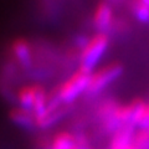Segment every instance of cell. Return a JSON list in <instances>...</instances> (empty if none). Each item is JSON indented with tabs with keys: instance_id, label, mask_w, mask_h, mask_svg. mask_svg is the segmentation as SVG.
I'll return each instance as SVG.
<instances>
[{
	"instance_id": "6",
	"label": "cell",
	"mask_w": 149,
	"mask_h": 149,
	"mask_svg": "<svg viewBox=\"0 0 149 149\" xmlns=\"http://www.w3.org/2000/svg\"><path fill=\"white\" fill-rule=\"evenodd\" d=\"M9 119L17 127L24 129H34L36 128V117L34 112L30 109H25L21 107H13L9 111Z\"/></svg>"
},
{
	"instance_id": "12",
	"label": "cell",
	"mask_w": 149,
	"mask_h": 149,
	"mask_svg": "<svg viewBox=\"0 0 149 149\" xmlns=\"http://www.w3.org/2000/svg\"><path fill=\"white\" fill-rule=\"evenodd\" d=\"M148 128H149V127H148Z\"/></svg>"
},
{
	"instance_id": "11",
	"label": "cell",
	"mask_w": 149,
	"mask_h": 149,
	"mask_svg": "<svg viewBox=\"0 0 149 149\" xmlns=\"http://www.w3.org/2000/svg\"><path fill=\"white\" fill-rule=\"evenodd\" d=\"M142 1H143L144 4H146V5H148V6H149V0H142Z\"/></svg>"
},
{
	"instance_id": "8",
	"label": "cell",
	"mask_w": 149,
	"mask_h": 149,
	"mask_svg": "<svg viewBox=\"0 0 149 149\" xmlns=\"http://www.w3.org/2000/svg\"><path fill=\"white\" fill-rule=\"evenodd\" d=\"M76 134L70 130H58L50 138V149H76Z\"/></svg>"
},
{
	"instance_id": "5",
	"label": "cell",
	"mask_w": 149,
	"mask_h": 149,
	"mask_svg": "<svg viewBox=\"0 0 149 149\" xmlns=\"http://www.w3.org/2000/svg\"><path fill=\"white\" fill-rule=\"evenodd\" d=\"M11 54L22 67H30L32 63V46L24 37H17L11 42Z\"/></svg>"
},
{
	"instance_id": "1",
	"label": "cell",
	"mask_w": 149,
	"mask_h": 149,
	"mask_svg": "<svg viewBox=\"0 0 149 149\" xmlns=\"http://www.w3.org/2000/svg\"><path fill=\"white\" fill-rule=\"evenodd\" d=\"M92 72V70L80 66L63 83L57 86L60 101L65 104H70L80 95L86 92Z\"/></svg>"
},
{
	"instance_id": "2",
	"label": "cell",
	"mask_w": 149,
	"mask_h": 149,
	"mask_svg": "<svg viewBox=\"0 0 149 149\" xmlns=\"http://www.w3.org/2000/svg\"><path fill=\"white\" fill-rule=\"evenodd\" d=\"M109 46V36L104 32H96L87 40L80 52V66L92 70L104 55Z\"/></svg>"
},
{
	"instance_id": "4",
	"label": "cell",
	"mask_w": 149,
	"mask_h": 149,
	"mask_svg": "<svg viewBox=\"0 0 149 149\" xmlns=\"http://www.w3.org/2000/svg\"><path fill=\"white\" fill-rule=\"evenodd\" d=\"M92 24L97 32H104L112 29L114 24V13L111 4L107 1H100L95 8L92 16Z\"/></svg>"
},
{
	"instance_id": "7",
	"label": "cell",
	"mask_w": 149,
	"mask_h": 149,
	"mask_svg": "<svg viewBox=\"0 0 149 149\" xmlns=\"http://www.w3.org/2000/svg\"><path fill=\"white\" fill-rule=\"evenodd\" d=\"M40 87V85H26L19 88L16 92V101L19 107L32 111Z\"/></svg>"
},
{
	"instance_id": "3",
	"label": "cell",
	"mask_w": 149,
	"mask_h": 149,
	"mask_svg": "<svg viewBox=\"0 0 149 149\" xmlns=\"http://www.w3.org/2000/svg\"><path fill=\"white\" fill-rule=\"evenodd\" d=\"M123 71H124V66L120 62L107 63L101 68H98L97 71H93L90 77V82H88L86 93L96 95V93L101 92L108 85H111L112 82H114L117 78L122 76Z\"/></svg>"
},
{
	"instance_id": "10",
	"label": "cell",
	"mask_w": 149,
	"mask_h": 149,
	"mask_svg": "<svg viewBox=\"0 0 149 149\" xmlns=\"http://www.w3.org/2000/svg\"><path fill=\"white\" fill-rule=\"evenodd\" d=\"M133 146L137 149H149V128H139L136 130Z\"/></svg>"
},
{
	"instance_id": "9",
	"label": "cell",
	"mask_w": 149,
	"mask_h": 149,
	"mask_svg": "<svg viewBox=\"0 0 149 149\" xmlns=\"http://www.w3.org/2000/svg\"><path fill=\"white\" fill-rule=\"evenodd\" d=\"M129 10L133 16L141 22H149V6L142 0H129Z\"/></svg>"
}]
</instances>
